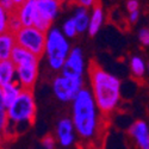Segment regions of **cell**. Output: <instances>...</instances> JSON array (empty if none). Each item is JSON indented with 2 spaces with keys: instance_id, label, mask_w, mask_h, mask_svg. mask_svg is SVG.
<instances>
[{
  "instance_id": "cell-1",
  "label": "cell",
  "mask_w": 149,
  "mask_h": 149,
  "mask_svg": "<svg viewBox=\"0 0 149 149\" xmlns=\"http://www.w3.org/2000/svg\"><path fill=\"white\" fill-rule=\"evenodd\" d=\"M91 92L102 115L115 112L120 103V80L106 72L95 61L88 66Z\"/></svg>"
},
{
  "instance_id": "cell-2",
  "label": "cell",
  "mask_w": 149,
  "mask_h": 149,
  "mask_svg": "<svg viewBox=\"0 0 149 149\" xmlns=\"http://www.w3.org/2000/svg\"><path fill=\"white\" fill-rule=\"evenodd\" d=\"M99 112L91 90L82 88L73 100L72 120L78 135L84 140H91L98 134Z\"/></svg>"
},
{
  "instance_id": "cell-3",
  "label": "cell",
  "mask_w": 149,
  "mask_h": 149,
  "mask_svg": "<svg viewBox=\"0 0 149 149\" xmlns=\"http://www.w3.org/2000/svg\"><path fill=\"white\" fill-rule=\"evenodd\" d=\"M36 103L32 91L23 90L16 102L7 109V124L4 139H12L25 132L35 122Z\"/></svg>"
},
{
  "instance_id": "cell-4",
  "label": "cell",
  "mask_w": 149,
  "mask_h": 149,
  "mask_svg": "<svg viewBox=\"0 0 149 149\" xmlns=\"http://www.w3.org/2000/svg\"><path fill=\"white\" fill-rule=\"evenodd\" d=\"M69 44L63 32L58 29H50L47 33L45 54L50 67L55 70H61L69 55Z\"/></svg>"
},
{
  "instance_id": "cell-5",
  "label": "cell",
  "mask_w": 149,
  "mask_h": 149,
  "mask_svg": "<svg viewBox=\"0 0 149 149\" xmlns=\"http://www.w3.org/2000/svg\"><path fill=\"white\" fill-rule=\"evenodd\" d=\"M15 37L17 45L26 49L36 57L41 58L45 53L47 33L38 30L37 28L23 26L17 33H15Z\"/></svg>"
},
{
  "instance_id": "cell-6",
  "label": "cell",
  "mask_w": 149,
  "mask_h": 149,
  "mask_svg": "<svg viewBox=\"0 0 149 149\" xmlns=\"http://www.w3.org/2000/svg\"><path fill=\"white\" fill-rule=\"evenodd\" d=\"M61 1L58 0H36V15L33 26L43 32L50 30L52 23L60 11Z\"/></svg>"
},
{
  "instance_id": "cell-7",
  "label": "cell",
  "mask_w": 149,
  "mask_h": 149,
  "mask_svg": "<svg viewBox=\"0 0 149 149\" xmlns=\"http://www.w3.org/2000/svg\"><path fill=\"white\" fill-rule=\"evenodd\" d=\"M84 88L82 78H67L63 75L56 77L53 82V91L61 102H70Z\"/></svg>"
},
{
  "instance_id": "cell-8",
  "label": "cell",
  "mask_w": 149,
  "mask_h": 149,
  "mask_svg": "<svg viewBox=\"0 0 149 149\" xmlns=\"http://www.w3.org/2000/svg\"><path fill=\"white\" fill-rule=\"evenodd\" d=\"M38 62L40 58L33 56L16 65L18 81L23 90L33 91L37 77H38Z\"/></svg>"
},
{
  "instance_id": "cell-9",
  "label": "cell",
  "mask_w": 149,
  "mask_h": 149,
  "mask_svg": "<svg viewBox=\"0 0 149 149\" xmlns=\"http://www.w3.org/2000/svg\"><path fill=\"white\" fill-rule=\"evenodd\" d=\"M85 70V61H84V55L79 47L73 48L63 67H62L61 72L62 75L67 78H82V74Z\"/></svg>"
},
{
  "instance_id": "cell-10",
  "label": "cell",
  "mask_w": 149,
  "mask_h": 149,
  "mask_svg": "<svg viewBox=\"0 0 149 149\" xmlns=\"http://www.w3.org/2000/svg\"><path fill=\"white\" fill-rule=\"evenodd\" d=\"M129 135L139 149H149V125L146 120H135L129 128Z\"/></svg>"
},
{
  "instance_id": "cell-11",
  "label": "cell",
  "mask_w": 149,
  "mask_h": 149,
  "mask_svg": "<svg viewBox=\"0 0 149 149\" xmlns=\"http://www.w3.org/2000/svg\"><path fill=\"white\" fill-rule=\"evenodd\" d=\"M74 124L70 118H62L58 120L56 127V136L62 147H69L74 143L75 135H74Z\"/></svg>"
},
{
  "instance_id": "cell-12",
  "label": "cell",
  "mask_w": 149,
  "mask_h": 149,
  "mask_svg": "<svg viewBox=\"0 0 149 149\" xmlns=\"http://www.w3.org/2000/svg\"><path fill=\"white\" fill-rule=\"evenodd\" d=\"M104 22V11H103V5L100 1H95V4L92 6V12L90 15V26H88V35L90 36H95L99 30H100Z\"/></svg>"
},
{
  "instance_id": "cell-13",
  "label": "cell",
  "mask_w": 149,
  "mask_h": 149,
  "mask_svg": "<svg viewBox=\"0 0 149 149\" xmlns=\"http://www.w3.org/2000/svg\"><path fill=\"white\" fill-rule=\"evenodd\" d=\"M17 16L23 26H33V19L36 15V0H26L18 10Z\"/></svg>"
},
{
  "instance_id": "cell-14",
  "label": "cell",
  "mask_w": 149,
  "mask_h": 149,
  "mask_svg": "<svg viewBox=\"0 0 149 149\" xmlns=\"http://www.w3.org/2000/svg\"><path fill=\"white\" fill-rule=\"evenodd\" d=\"M16 47V37L15 35L7 31L0 33V61L11 60V55Z\"/></svg>"
},
{
  "instance_id": "cell-15",
  "label": "cell",
  "mask_w": 149,
  "mask_h": 149,
  "mask_svg": "<svg viewBox=\"0 0 149 149\" xmlns=\"http://www.w3.org/2000/svg\"><path fill=\"white\" fill-rule=\"evenodd\" d=\"M17 74L16 65L11 60L0 61V86H4L15 81V75Z\"/></svg>"
},
{
  "instance_id": "cell-16",
  "label": "cell",
  "mask_w": 149,
  "mask_h": 149,
  "mask_svg": "<svg viewBox=\"0 0 149 149\" xmlns=\"http://www.w3.org/2000/svg\"><path fill=\"white\" fill-rule=\"evenodd\" d=\"M3 88V99H4V105L6 110L16 102V99L19 97L20 92L23 91L22 86L18 80H15L13 82H11L6 86H4Z\"/></svg>"
},
{
  "instance_id": "cell-17",
  "label": "cell",
  "mask_w": 149,
  "mask_h": 149,
  "mask_svg": "<svg viewBox=\"0 0 149 149\" xmlns=\"http://www.w3.org/2000/svg\"><path fill=\"white\" fill-rule=\"evenodd\" d=\"M75 25L78 29V33H82L85 31H88L90 26V15H88V10L82 6H78L75 10V15L73 17Z\"/></svg>"
},
{
  "instance_id": "cell-18",
  "label": "cell",
  "mask_w": 149,
  "mask_h": 149,
  "mask_svg": "<svg viewBox=\"0 0 149 149\" xmlns=\"http://www.w3.org/2000/svg\"><path fill=\"white\" fill-rule=\"evenodd\" d=\"M129 65H130V72H131V74L135 78L141 79V78L144 77V74L147 73V63L141 56L134 55L130 58V63Z\"/></svg>"
},
{
  "instance_id": "cell-19",
  "label": "cell",
  "mask_w": 149,
  "mask_h": 149,
  "mask_svg": "<svg viewBox=\"0 0 149 149\" xmlns=\"http://www.w3.org/2000/svg\"><path fill=\"white\" fill-rule=\"evenodd\" d=\"M35 55L31 54L30 52H28L26 49H24L19 45L16 44V47L13 48V52H12V55H11V61L13 62L15 65H18L20 62L25 61V60H29L31 57H33Z\"/></svg>"
},
{
  "instance_id": "cell-20",
  "label": "cell",
  "mask_w": 149,
  "mask_h": 149,
  "mask_svg": "<svg viewBox=\"0 0 149 149\" xmlns=\"http://www.w3.org/2000/svg\"><path fill=\"white\" fill-rule=\"evenodd\" d=\"M7 124V110L4 105V99H3V88L0 86V131L1 134L4 132Z\"/></svg>"
},
{
  "instance_id": "cell-21",
  "label": "cell",
  "mask_w": 149,
  "mask_h": 149,
  "mask_svg": "<svg viewBox=\"0 0 149 149\" xmlns=\"http://www.w3.org/2000/svg\"><path fill=\"white\" fill-rule=\"evenodd\" d=\"M22 28H23L22 22H20V19L18 18L17 13L10 15V17H8V31L15 35V33H17Z\"/></svg>"
},
{
  "instance_id": "cell-22",
  "label": "cell",
  "mask_w": 149,
  "mask_h": 149,
  "mask_svg": "<svg viewBox=\"0 0 149 149\" xmlns=\"http://www.w3.org/2000/svg\"><path fill=\"white\" fill-rule=\"evenodd\" d=\"M78 33V29H77V25H75V22H74L73 18H69L68 20L65 22L63 24V35L72 38Z\"/></svg>"
},
{
  "instance_id": "cell-23",
  "label": "cell",
  "mask_w": 149,
  "mask_h": 149,
  "mask_svg": "<svg viewBox=\"0 0 149 149\" xmlns=\"http://www.w3.org/2000/svg\"><path fill=\"white\" fill-rule=\"evenodd\" d=\"M8 13L0 6V33L8 31Z\"/></svg>"
},
{
  "instance_id": "cell-24",
  "label": "cell",
  "mask_w": 149,
  "mask_h": 149,
  "mask_svg": "<svg viewBox=\"0 0 149 149\" xmlns=\"http://www.w3.org/2000/svg\"><path fill=\"white\" fill-rule=\"evenodd\" d=\"M139 41L143 47H149V28H141L140 29Z\"/></svg>"
},
{
  "instance_id": "cell-25",
  "label": "cell",
  "mask_w": 149,
  "mask_h": 149,
  "mask_svg": "<svg viewBox=\"0 0 149 149\" xmlns=\"http://www.w3.org/2000/svg\"><path fill=\"white\" fill-rule=\"evenodd\" d=\"M42 144L45 149H54L55 147V139L53 137L52 135H47L43 137L42 140Z\"/></svg>"
},
{
  "instance_id": "cell-26",
  "label": "cell",
  "mask_w": 149,
  "mask_h": 149,
  "mask_svg": "<svg viewBox=\"0 0 149 149\" xmlns=\"http://www.w3.org/2000/svg\"><path fill=\"white\" fill-rule=\"evenodd\" d=\"M139 6H140L139 0H128L127 1V10L129 11V13L139 11Z\"/></svg>"
},
{
  "instance_id": "cell-27",
  "label": "cell",
  "mask_w": 149,
  "mask_h": 149,
  "mask_svg": "<svg viewBox=\"0 0 149 149\" xmlns=\"http://www.w3.org/2000/svg\"><path fill=\"white\" fill-rule=\"evenodd\" d=\"M95 1L97 0H78V5L88 8V7H92L95 4Z\"/></svg>"
},
{
  "instance_id": "cell-28",
  "label": "cell",
  "mask_w": 149,
  "mask_h": 149,
  "mask_svg": "<svg viewBox=\"0 0 149 149\" xmlns=\"http://www.w3.org/2000/svg\"><path fill=\"white\" fill-rule=\"evenodd\" d=\"M139 18H140V12L139 11H135V12H131V13H129V23L130 24L137 23Z\"/></svg>"
},
{
  "instance_id": "cell-29",
  "label": "cell",
  "mask_w": 149,
  "mask_h": 149,
  "mask_svg": "<svg viewBox=\"0 0 149 149\" xmlns=\"http://www.w3.org/2000/svg\"><path fill=\"white\" fill-rule=\"evenodd\" d=\"M12 1H13V4H15V6L17 7V10L24 4V3H25L26 1V0H12Z\"/></svg>"
},
{
  "instance_id": "cell-30",
  "label": "cell",
  "mask_w": 149,
  "mask_h": 149,
  "mask_svg": "<svg viewBox=\"0 0 149 149\" xmlns=\"http://www.w3.org/2000/svg\"><path fill=\"white\" fill-rule=\"evenodd\" d=\"M3 139H4V135L1 134V131H0V148H1V142H3Z\"/></svg>"
},
{
  "instance_id": "cell-31",
  "label": "cell",
  "mask_w": 149,
  "mask_h": 149,
  "mask_svg": "<svg viewBox=\"0 0 149 149\" xmlns=\"http://www.w3.org/2000/svg\"><path fill=\"white\" fill-rule=\"evenodd\" d=\"M147 73H149V62L147 63Z\"/></svg>"
},
{
  "instance_id": "cell-32",
  "label": "cell",
  "mask_w": 149,
  "mask_h": 149,
  "mask_svg": "<svg viewBox=\"0 0 149 149\" xmlns=\"http://www.w3.org/2000/svg\"><path fill=\"white\" fill-rule=\"evenodd\" d=\"M58 1H61V3H62V1H63V0H58Z\"/></svg>"
}]
</instances>
